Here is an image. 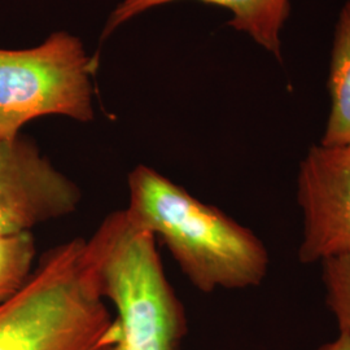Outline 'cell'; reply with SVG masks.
Listing matches in <instances>:
<instances>
[{"mask_svg": "<svg viewBox=\"0 0 350 350\" xmlns=\"http://www.w3.org/2000/svg\"><path fill=\"white\" fill-rule=\"evenodd\" d=\"M127 185L129 219L161 239L199 291L256 287L265 279L269 253L250 228L146 165L130 173Z\"/></svg>", "mask_w": 350, "mask_h": 350, "instance_id": "6da1fadb", "label": "cell"}, {"mask_svg": "<svg viewBox=\"0 0 350 350\" xmlns=\"http://www.w3.org/2000/svg\"><path fill=\"white\" fill-rule=\"evenodd\" d=\"M117 338L85 239L44 254L24 287L0 305V350H107Z\"/></svg>", "mask_w": 350, "mask_h": 350, "instance_id": "7a4b0ae2", "label": "cell"}, {"mask_svg": "<svg viewBox=\"0 0 350 350\" xmlns=\"http://www.w3.org/2000/svg\"><path fill=\"white\" fill-rule=\"evenodd\" d=\"M101 296L116 309L118 338L107 350H180L186 314L163 271L156 238L125 209L109 214L86 240Z\"/></svg>", "mask_w": 350, "mask_h": 350, "instance_id": "3957f363", "label": "cell"}, {"mask_svg": "<svg viewBox=\"0 0 350 350\" xmlns=\"http://www.w3.org/2000/svg\"><path fill=\"white\" fill-rule=\"evenodd\" d=\"M96 69L98 57L66 31L31 49H0V139L18 137L26 124L44 116L91 121Z\"/></svg>", "mask_w": 350, "mask_h": 350, "instance_id": "277c9868", "label": "cell"}, {"mask_svg": "<svg viewBox=\"0 0 350 350\" xmlns=\"http://www.w3.org/2000/svg\"><path fill=\"white\" fill-rule=\"evenodd\" d=\"M81 200L79 187L31 140L0 139V235L30 232L75 213Z\"/></svg>", "mask_w": 350, "mask_h": 350, "instance_id": "5b68a950", "label": "cell"}, {"mask_svg": "<svg viewBox=\"0 0 350 350\" xmlns=\"http://www.w3.org/2000/svg\"><path fill=\"white\" fill-rule=\"evenodd\" d=\"M297 199L304 214L301 262L350 253V146H314L301 161Z\"/></svg>", "mask_w": 350, "mask_h": 350, "instance_id": "8992f818", "label": "cell"}, {"mask_svg": "<svg viewBox=\"0 0 350 350\" xmlns=\"http://www.w3.org/2000/svg\"><path fill=\"white\" fill-rule=\"evenodd\" d=\"M178 0H124L109 16L104 26V39L118 26L124 25L135 16ZM206 4L224 7L232 13L228 23L239 31H244L265 50L282 60L280 31L291 13V0H198Z\"/></svg>", "mask_w": 350, "mask_h": 350, "instance_id": "52a82bcc", "label": "cell"}, {"mask_svg": "<svg viewBox=\"0 0 350 350\" xmlns=\"http://www.w3.org/2000/svg\"><path fill=\"white\" fill-rule=\"evenodd\" d=\"M331 111L321 144L350 146V0L340 11L329 64Z\"/></svg>", "mask_w": 350, "mask_h": 350, "instance_id": "ba28073f", "label": "cell"}, {"mask_svg": "<svg viewBox=\"0 0 350 350\" xmlns=\"http://www.w3.org/2000/svg\"><path fill=\"white\" fill-rule=\"evenodd\" d=\"M34 257L31 232L0 235V305L24 287L31 275Z\"/></svg>", "mask_w": 350, "mask_h": 350, "instance_id": "9c48e42d", "label": "cell"}, {"mask_svg": "<svg viewBox=\"0 0 350 350\" xmlns=\"http://www.w3.org/2000/svg\"><path fill=\"white\" fill-rule=\"evenodd\" d=\"M322 263L327 304L336 317L340 332L350 335V253Z\"/></svg>", "mask_w": 350, "mask_h": 350, "instance_id": "30bf717a", "label": "cell"}, {"mask_svg": "<svg viewBox=\"0 0 350 350\" xmlns=\"http://www.w3.org/2000/svg\"><path fill=\"white\" fill-rule=\"evenodd\" d=\"M317 350H350V335L340 332L334 341L327 342Z\"/></svg>", "mask_w": 350, "mask_h": 350, "instance_id": "8fae6325", "label": "cell"}]
</instances>
